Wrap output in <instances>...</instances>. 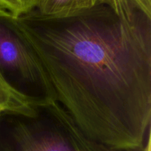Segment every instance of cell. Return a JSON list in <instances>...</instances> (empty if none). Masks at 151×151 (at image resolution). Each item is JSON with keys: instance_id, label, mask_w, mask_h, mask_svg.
Here are the masks:
<instances>
[{"instance_id": "cell-7", "label": "cell", "mask_w": 151, "mask_h": 151, "mask_svg": "<svg viewBox=\"0 0 151 151\" xmlns=\"http://www.w3.org/2000/svg\"><path fill=\"white\" fill-rule=\"evenodd\" d=\"M41 0H0V7L16 17L35 10Z\"/></svg>"}, {"instance_id": "cell-5", "label": "cell", "mask_w": 151, "mask_h": 151, "mask_svg": "<svg viewBox=\"0 0 151 151\" xmlns=\"http://www.w3.org/2000/svg\"><path fill=\"white\" fill-rule=\"evenodd\" d=\"M35 104L10 88L0 76V112L28 113Z\"/></svg>"}, {"instance_id": "cell-4", "label": "cell", "mask_w": 151, "mask_h": 151, "mask_svg": "<svg viewBox=\"0 0 151 151\" xmlns=\"http://www.w3.org/2000/svg\"><path fill=\"white\" fill-rule=\"evenodd\" d=\"M100 1L101 0H41L34 10L45 17H64L89 10Z\"/></svg>"}, {"instance_id": "cell-3", "label": "cell", "mask_w": 151, "mask_h": 151, "mask_svg": "<svg viewBox=\"0 0 151 151\" xmlns=\"http://www.w3.org/2000/svg\"><path fill=\"white\" fill-rule=\"evenodd\" d=\"M0 76L33 104L57 101L36 52L19 27L18 17L1 7Z\"/></svg>"}, {"instance_id": "cell-2", "label": "cell", "mask_w": 151, "mask_h": 151, "mask_svg": "<svg viewBox=\"0 0 151 151\" xmlns=\"http://www.w3.org/2000/svg\"><path fill=\"white\" fill-rule=\"evenodd\" d=\"M0 151H150L117 148L90 138L58 101L28 113L0 112Z\"/></svg>"}, {"instance_id": "cell-6", "label": "cell", "mask_w": 151, "mask_h": 151, "mask_svg": "<svg viewBox=\"0 0 151 151\" xmlns=\"http://www.w3.org/2000/svg\"><path fill=\"white\" fill-rule=\"evenodd\" d=\"M109 4L116 13L129 16L142 12L151 16V0H102Z\"/></svg>"}, {"instance_id": "cell-1", "label": "cell", "mask_w": 151, "mask_h": 151, "mask_svg": "<svg viewBox=\"0 0 151 151\" xmlns=\"http://www.w3.org/2000/svg\"><path fill=\"white\" fill-rule=\"evenodd\" d=\"M56 94L78 126L117 148L150 143L151 16L101 1L64 17H18Z\"/></svg>"}]
</instances>
